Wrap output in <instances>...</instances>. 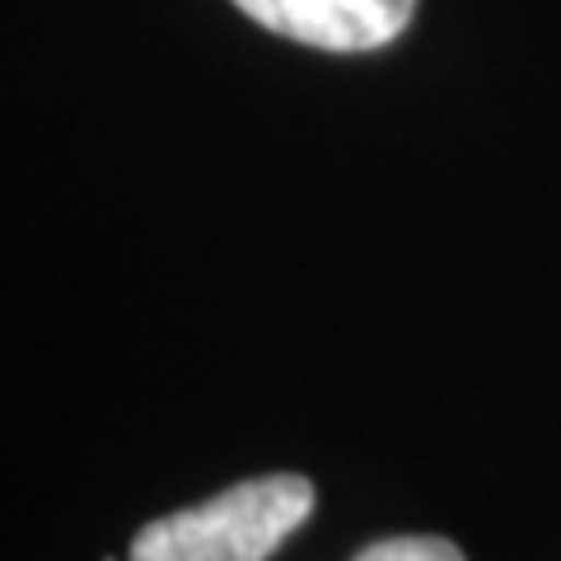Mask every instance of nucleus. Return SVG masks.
I'll list each match as a JSON object with an SVG mask.
<instances>
[{
	"label": "nucleus",
	"instance_id": "f257e3e1",
	"mask_svg": "<svg viewBox=\"0 0 561 561\" xmlns=\"http://www.w3.org/2000/svg\"><path fill=\"white\" fill-rule=\"evenodd\" d=\"M313 501V482L300 472L234 482L202 505L150 519L127 561H267L309 519Z\"/></svg>",
	"mask_w": 561,
	"mask_h": 561
},
{
	"label": "nucleus",
	"instance_id": "f03ea898",
	"mask_svg": "<svg viewBox=\"0 0 561 561\" xmlns=\"http://www.w3.org/2000/svg\"><path fill=\"white\" fill-rule=\"evenodd\" d=\"M253 24L319 51H375L402 38L416 0H234Z\"/></svg>",
	"mask_w": 561,
	"mask_h": 561
},
{
	"label": "nucleus",
	"instance_id": "7ed1b4c3",
	"mask_svg": "<svg viewBox=\"0 0 561 561\" xmlns=\"http://www.w3.org/2000/svg\"><path fill=\"white\" fill-rule=\"evenodd\" d=\"M356 561H468L449 538H431V534H402V538H379Z\"/></svg>",
	"mask_w": 561,
	"mask_h": 561
}]
</instances>
